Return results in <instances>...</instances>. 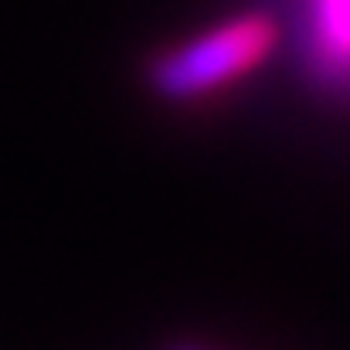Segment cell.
Here are the masks:
<instances>
[{
  "mask_svg": "<svg viewBox=\"0 0 350 350\" xmlns=\"http://www.w3.org/2000/svg\"><path fill=\"white\" fill-rule=\"evenodd\" d=\"M174 350H198V347H187V344H180V347H174Z\"/></svg>",
  "mask_w": 350,
  "mask_h": 350,
  "instance_id": "obj_3",
  "label": "cell"
},
{
  "mask_svg": "<svg viewBox=\"0 0 350 350\" xmlns=\"http://www.w3.org/2000/svg\"><path fill=\"white\" fill-rule=\"evenodd\" d=\"M303 44L313 72L337 85H350V0H299Z\"/></svg>",
  "mask_w": 350,
  "mask_h": 350,
  "instance_id": "obj_2",
  "label": "cell"
},
{
  "mask_svg": "<svg viewBox=\"0 0 350 350\" xmlns=\"http://www.w3.org/2000/svg\"><path fill=\"white\" fill-rule=\"evenodd\" d=\"M279 31L269 14H245L228 24L174 48L150 68V85L157 96L184 103L221 89L238 75L252 72L275 44Z\"/></svg>",
  "mask_w": 350,
  "mask_h": 350,
  "instance_id": "obj_1",
  "label": "cell"
}]
</instances>
